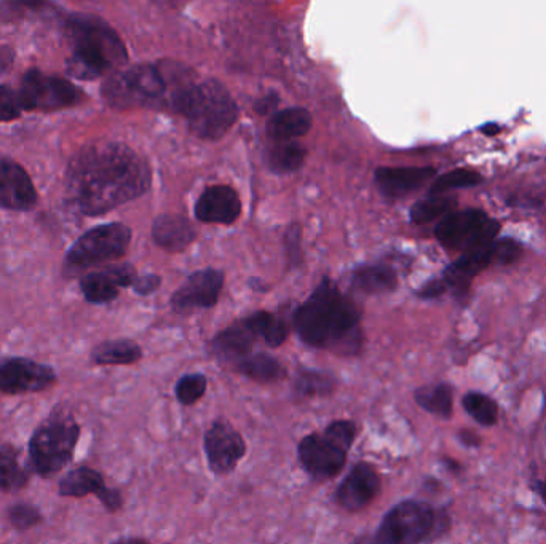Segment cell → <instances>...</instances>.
I'll return each instance as SVG.
<instances>
[{
    "instance_id": "14",
    "label": "cell",
    "mask_w": 546,
    "mask_h": 544,
    "mask_svg": "<svg viewBox=\"0 0 546 544\" xmlns=\"http://www.w3.org/2000/svg\"><path fill=\"white\" fill-rule=\"evenodd\" d=\"M382 479L379 471L368 462H358L336 490L337 505L347 513H358L368 508L379 497Z\"/></svg>"
},
{
    "instance_id": "3",
    "label": "cell",
    "mask_w": 546,
    "mask_h": 544,
    "mask_svg": "<svg viewBox=\"0 0 546 544\" xmlns=\"http://www.w3.org/2000/svg\"><path fill=\"white\" fill-rule=\"evenodd\" d=\"M194 85L179 64H138L111 75L103 85V96L115 109L167 106L175 111Z\"/></svg>"
},
{
    "instance_id": "42",
    "label": "cell",
    "mask_w": 546,
    "mask_h": 544,
    "mask_svg": "<svg viewBox=\"0 0 546 544\" xmlns=\"http://www.w3.org/2000/svg\"><path fill=\"white\" fill-rule=\"evenodd\" d=\"M160 283H162V280L157 275L138 276L135 284H133V289L139 296H149V294L159 289Z\"/></svg>"
},
{
    "instance_id": "34",
    "label": "cell",
    "mask_w": 546,
    "mask_h": 544,
    "mask_svg": "<svg viewBox=\"0 0 546 544\" xmlns=\"http://www.w3.org/2000/svg\"><path fill=\"white\" fill-rule=\"evenodd\" d=\"M483 182V176L475 170L459 168V170L449 171L433 182L430 194L441 195L444 192L454 189H470V187L479 186Z\"/></svg>"
},
{
    "instance_id": "15",
    "label": "cell",
    "mask_w": 546,
    "mask_h": 544,
    "mask_svg": "<svg viewBox=\"0 0 546 544\" xmlns=\"http://www.w3.org/2000/svg\"><path fill=\"white\" fill-rule=\"evenodd\" d=\"M37 200L28 171L13 158L0 154V208L26 213L36 208Z\"/></svg>"
},
{
    "instance_id": "43",
    "label": "cell",
    "mask_w": 546,
    "mask_h": 544,
    "mask_svg": "<svg viewBox=\"0 0 546 544\" xmlns=\"http://www.w3.org/2000/svg\"><path fill=\"white\" fill-rule=\"evenodd\" d=\"M278 103H280V98H278L277 93H269V95L262 96L261 99L256 101L254 111L258 112L259 115H273Z\"/></svg>"
},
{
    "instance_id": "49",
    "label": "cell",
    "mask_w": 546,
    "mask_h": 544,
    "mask_svg": "<svg viewBox=\"0 0 546 544\" xmlns=\"http://www.w3.org/2000/svg\"><path fill=\"white\" fill-rule=\"evenodd\" d=\"M535 490H537V493H539V497L542 498L543 503H545L546 505V479L537 482V484H535Z\"/></svg>"
},
{
    "instance_id": "29",
    "label": "cell",
    "mask_w": 546,
    "mask_h": 544,
    "mask_svg": "<svg viewBox=\"0 0 546 544\" xmlns=\"http://www.w3.org/2000/svg\"><path fill=\"white\" fill-rule=\"evenodd\" d=\"M119 281L111 269L104 272H91L80 280V289L90 304H109L119 297Z\"/></svg>"
},
{
    "instance_id": "44",
    "label": "cell",
    "mask_w": 546,
    "mask_h": 544,
    "mask_svg": "<svg viewBox=\"0 0 546 544\" xmlns=\"http://www.w3.org/2000/svg\"><path fill=\"white\" fill-rule=\"evenodd\" d=\"M448 286L443 280L428 281L424 288L420 289L419 296L422 299H436V297L443 296Z\"/></svg>"
},
{
    "instance_id": "20",
    "label": "cell",
    "mask_w": 546,
    "mask_h": 544,
    "mask_svg": "<svg viewBox=\"0 0 546 544\" xmlns=\"http://www.w3.org/2000/svg\"><path fill=\"white\" fill-rule=\"evenodd\" d=\"M258 339V334L254 332L251 324L245 318V320L238 321L219 332L211 342V350L221 361L234 366L240 359L253 353L254 343Z\"/></svg>"
},
{
    "instance_id": "31",
    "label": "cell",
    "mask_w": 546,
    "mask_h": 544,
    "mask_svg": "<svg viewBox=\"0 0 546 544\" xmlns=\"http://www.w3.org/2000/svg\"><path fill=\"white\" fill-rule=\"evenodd\" d=\"M462 406L467 410V414L481 426L489 428L499 422V404L495 403L491 396L479 391H468L462 398Z\"/></svg>"
},
{
    "instance_id": "46",
    "label": "cell",
    "mask_w": 546,
    "mask_h": 544,
    "mask_svg": "<svg viewBox=\"0 0 546 544\" xmlns=\"http://www.w3.org/2000/svg\"><path fill=\"white\" fill-rule=\"evenodd\" d=\"M459 441L462 442L463 446L467 447L481 446V438H479L478 434H476L475 431H459Z\"/></svg>"
},
{
    "instance_id": "19",
    "label": "cell",
    "mask_w": 546,
    "mask_h": 544,
    "mask_svg": "<svg viewBox=\"0 0 546 544\" xmlns=\"http://www.w3.org/2000/svg\"><path fill=\"white\" fill-rule=\"evenodd\" d=\"M492 264L491 243L463 251L462 256L449 265L443 281L455 294H467L471 280Z\"/></svg>"
},
{
    "instance_id": "9",
    "label": "cell",
    "mask_w": 546,
    "mask_h": 544,
    "mask_svg": "<svg viewBox=\"0 0 546 544\" xmlns=\"http://www.w3.org/2000/svg\"><path fill=\"white\" fill-rule=\"evenodd\" d=\"M131 230L127 225L112 222L98 225L84 233L66 254V262L76 269L115 261L127 253Z\"/></svg>"
},
{
    "instance_id": "2",
    "label": "cell",
    "mask_w": 546,
    "mask_h": 544,
    "mask_svg": "<svg viewBox=\"0 0 546 544\" xmlns=\"http://www.w3.org/2000/svg\"><path fill=\"white\" fill-rule=\"evenodd\" d=\"M361 313L333 281H321L312 296L297 308L294 328L305 345L353 356L363 347Z\"/></svg>"
},
{
    "instance_id": "10",
    "label": "cell",
    "mask_w": 546,
    "mask_h": 544,
    "mask_svg": "<svg viewBox=\"0 0 546 544\" xmlns=\"http://www.w3.org/2000/svg\"><path fill=\"white\" fill-rule=\"evenodd\" d=\"M500 232V222L494 221L483 209L454 211L436 225L435 235L441 245L451 249L489 245Z\"/></svg>"
},
{
    "instance_id": "30",
    "label": "cell",
    "mask_w": 546,
    "mask_h": 544,
    "mask_svg": "<svg viewBox=\"0 0 546 544\" xmlns=\"http://www.w3.org/2000/svg\"><path fill=\"white\" fill-rule=\"evenodd\" d=\"M29 484V473L20 463L15 447L0 446V490L16 492Z\"/></svg>"
},
{
    "instance_id": "18",
    "label": "cell",
    "mask_w": 546,
    "mask_h": 544,
    "mask_svg": "<svg viewBox=\"0 0 546 544\" xmlns=\"http://www.w3.org/2000/svg\"><path fill=\"white\" fill-rule=\"evenodd\" d=\"M242 213L237 190L229 186H213L203 192L195 205V216L206 224H232Z\"/></svg>"
},
{
    "instance_id": "26",
    "label": "cell",
    "mask_w": 546,
    "mask_h": 544,
    "mask_svg": "<svg viewBox=\"0 0 546 544\" xmlns=\"http://www.w3.org/2000/svg\"><path fill=\"white\" fill-rule=\"evenodd\" d=\"M337 388V380L328 372L299 369L293 382L297 399L328 398Z\"/></svg>"
},
{
    "instance_id": "41",
    "label": "cell",
    "mask_w": 546,
    "mask_h": 544,
    "mask_svg": "<svg viewBox=\"0 0 546 544\" xmlns=\"http://www.w3.org/2000/svg\"><path fill=\"white\" fill-rule=\"evenodd\" d=\"M286 253H288L289 261L296 262L299 251H301V227H291L286 232Z\"/></svg>"
},
{
    "instance_id": "27",
    "label": "cell",
    "mask_w": 546,
    "mask_h": 544,
    "mask_svg": "<svg viewBox=\"0 0 546 544\" xmlns=\"http://www.w3.org/2000/svg\"><path fill=\"white\" fill-rule=\"evenodd\" d=\"M414 401L420 409L440 418H451L454 410V388L449 383H435L417 388Z\"/></svg>"
},
{
    "instance_id": "7",
    "label": "cell",
    "mask_w": 546,
    "mask_h": 544,
    "mask_svg": "<svg viewBox=\"0 0 546 544\" xmlns=\"http://www.w3.org/2000/svg\"><path fill=\"white\" fill-rule=\"evenodd\" d=\"M80 438V426L71 417L48 418L29 439L32 471L42 477L53 476L69 465Z\"/></svg>"
},
{
    "instance_id": "17",
    "label": "cell",
    "mask_w": 546,
    "mask_h": 544,
    "mask_svg": "<svg viewBox=\"0 0 546 544\" xmlns=\"http://www.w3.org/2000/svg\"><path fill=\"white\" fill-rule=\"evenodd\" d=\"M224 286V275L216 269L195 272L186 283L176 291L171 305L178 312H187L192 308H210L218 302Z\"/></svg>"
},
{
    "instance_id": "40",
    "label": "cell",
    "mask_w": 546,
    "mask_h": 544,
    "mask_svg": "<svg viewBox=\"0 0 546 544\" xmlns=\"http://www.w3.org/2000/svg\"><path fill=\"white\" fill-rule=\"evenodd\" d=\"M288 334V324H286L285 321L280 320V318H277V316H272V320H270L262 340L266 342L267 347L278 348L285 343L286 339H288Z\"/></svg>"
},
{
    "instance_id": "4",
    "label": "cell",
    "mask_w": 546,
    "mask_h": 544,
    "mask_svg": "<svg viewBox=\"0 0 546 544\" xmlns=\"http://www.w3.org/2000/svg\"><path fill=\"white\" fill-rule=\"evenodd\" d=\"M64 34L71 50L66 66L76 79H98L128 61L119 34L98 16L71 13L64 18Z\"/></svg>"
},
{
    "instance_id": "11",
    "label": "cell",
    "mask_w": 546,
    "mask_h": 544,
    "mask_svg": "<svg viewBox=\"0 0 546 544\" xmlns=\"http://www.w3.org/2000/svg\"><path fill=\"white\" fill-rule=\"evenodd\" d=\"M349 450L325 433L307 434L297 446V458L302 470L313 481H331L339 476L347 465Z\"/></svg>"
},
{
    "instance_id": "39",
    "label": "cell",
    "mask_w": 546,
    "mask_h": 544,
    "mask_svg": "<svg viewBox=\"0 0 546 544\" xmlns=\"http://www.w3.org/2000/svg\"><path fill=\"white\" fill-rule=\"evenodd\" d=\"M323 433L328 434L329 438L350 450L358 436V425L352 420H334L326 426Z\"/></svg>"
},
{
    "instance_id": "24",
    "label": "cell",
    "mask_w": 546,
    "mask_h": 544,
    "mask_svg": "<svg viewBox=\"0 0 546 544\" xmlns=\"http://www.w3.org/2000/svg\"><path fill=\"white\" fill-rule=\"evenodd\" d=\"M232 367L238 374L245 375L246 379L261 383V385L281 382L288 374L286 367L277 358H273L267 353H251Z\"/></svg>"
},
{
    "instance_id": "28",
    "label": "cell",
    "mask_w": 546,
    "mask_h": 544,
    "mask_svg": "<svg viewBox=\"0 0 546 544\" xmlns=\"http://www.w3.org/2000/svg\"><path fill=\"white\" fill-rule=\"evenodd\" d=\"M396 273L388 265H366L353 273V288L364 294H382L395 289Z\"/></svg>"
},
{
    "instance_id": "12",
    "label": "cell",
    "mask_w": 546,
    "mask_h": 544,
    "mask_svg": "<svg viewBox=\"0 0 546 544\" xmlns=\"http://www.w3.org/2000/svg\"><path fill=\"white\" fill-rule=\"evenodd\" d=\"M203 447H205L208 468L216 476L232 473L238 463L245 458L246 450H248L242 434L238 433L224 418H218L211 423L210 428L206 430Z\"/></svg>"
},
{
    "instance_id": "1",
    "label": "cell",
    "mask_w": 546,
    "mask_h": 544,
    "mask_svg": "<svg viewBox=\"0 0 546 544\" xmlns=\"http://www.w3.org/2000/svg\"><path fill=\"white\" fill-rule=\"evenodd\" d=\"M151 171L122 142H93L79 150L66 171V197L85 216H101L146 194Z\"/></svg>"
},
{
    "instance_id": "22",
    "label": "cell",
    "mask_w": 546,
    "mask_h": 544,
    "mask_svg": "<svg viewBox=\"0 0 546 544\" xmlns=\"http://www.w3.org/2000/svg\"><path fill=\"white\" fill-rule=\"evenodd\" d=\"M152 238L157 245L178 253L195 240L192 222L182 216H160L152 225Z\"/></svg>"
},
{
    "instance_id": "21",
    "label": "cell",
    "mask_w": 546,
    "mask_h": 544,
    "mask_svg": "<svg viewBox=\"0 0 546 544\" xmlns=\"http://www.w3.org/2000/svg\"><path fill=\"white\" fill-rule=\"evenodd\" d=\"M436 168H379L376 171V182L387 197L398 198L411 194L414 190L435 178Z\"/></svg>"
},
{
    "instance_id": "13",
    "label": "cell",
    "mask_w": 546,
    "mask_h": 544,
    "mask_svg": "<svg viewBox=\"0 0 546 544\" xmlns=\"http://www.w3.org/2000/svg\"><path fill=\"white\" fill-rule=\"evenodd\" d=\"M52 366L28 358H7L0 361V393L18 396L52 388L56 383Z\"/></svg>"
},
{
    "instance_id": "47",
    "label": "cell",
    "mask_w": 546,
    "mask_h": 544,
    "mask_svg": "<svg viewBox=\"0 0 546 544\" xmlns=\"http://www.w3.org/2000/svg\"><path fill=\"white\" fill-rule=\"evenodd\" d=\"M112 544H151L149 541L144 540V538H120V540H115Z\"/></svg>"
},
{
    "instance_id": "38",
    "label": "cell",
    "mask_w": 546,
    "mask_h": 544,
    "mask_svg": "<svg viewBox=\"0 0 546 544\" xmlns=\"http://www.w3.org/2000/svg\"><path fill=\"white\" fill-rule=\"evenodd\" d=\"M23 112L18 91L8 85H0V123L20 119Z\"/></svg>"
},
{
    "instance_id": "37",
    "label": "cell",
    "mask_w": 546,
    "mask_h": 544,
    "mask_svg": "<svg viewBox=\"0 0 546 544\" xmlns=\"http://www.w3.org/2000/svg\"><path fill=\"white\" fill-rule=\"evenodd\" d=\"M491 251L492 264L511 265L523 256V245L513 238H495Z\"/></svg>"
},
{
    "instance_id": "16",
    "label": "cell",
    "mask_w": 546,
    "mask_h": 544,
    "mask_svg": "<svg viewBox=\"0 0 546 544\" xmlns=\"http://www.w3.org/2000/svg\"><path fill=\"white\" fill-rule=\"evenodd\" d=\"M58 490L61 497L84 498L95 495L109 513H117L123 506L120 490L107 487L103 474L88 466H79L69 471L58 484Z\"/></svg>"
},
{
    "instance_id": "36",
    "label": "cell",
    "mask_w": 546,
    "mask_h": 544,
    "mask_svg": "<svg viewBox=\"0 0 546 544\" xmlns=\"http://www.w3.org/2000/svg\"><path fill=\"white\" fill-rule=\"evenodd\" d=\"M7 519L16 530H29L42 522V513L31 503H15L7 509Z\"/></svg>"
},
{
    "instance_id": "23",
    "label": "cell",
    "mask_w": 546,
    "mask_h": 544,
    "mask_svg": "<svg viewBox=\"0 0 546 544\" xmlns=\"http://www.w3.org/2000/svg\"><path fill=\"white\" fill-rule=\"evenodd\" d=\"M312 128V115L302 107H291L277 112L267 123V133L275 141H291L307 135Z\"/></svg>"
},
{
    "instance_id": "8",
    "label": "cell",
    "mask_w": 546,
    "mask_h": 544,
    "mask_svg": "<svg viewBox=\"0 0 546 544\" xmlns=\"http://www.w3.org/2000/svg\"><path fill=\"white\" fill-rule=\"evenodd\" d=\"M24 112H56L84 103L85 93L71 80L60 75L47 74L40 69H29L21 77L18 88Z\"/></svg>"
},
{
    "instance_id": "48",
    "label": "cell",
    "mask_w": 546,
    "mask_h": 544,
    "mask_svg": "<svg viewBox=\"0 0 546 544\" xmlns=\"http://www.w3.org/2000/svg\"><path fill=\"white\" fill-rule=\"evenodd\" d=\"M481 131H483L484 135L494 136L499 133L500 127L497 125V123H487V125H484L483 130Z\"/></svg>"
},
{
    "instance_id": "33",
    "label": "cell",
    "mask_w": 546,
    "mask_h": 544,
    "mask_svg": "<svg viewBox=\"0 0 546 544\" xmlns=\"http://www.w3.org/2000/svg\"><path fill=\"white\" fill-rule=\"evenodd\" d=\"M454 198L441 197V195H430L425 200H420L411 208V219L416 224H427V222L443 219L448 214L454 213Z\"/></svg>"
},
{
    "instance_id": "6",
    "label": "cell",
    "mask_w": 546,
    "mask_h": 544,
    "mask_svg": "<svg viewBox=\"0 0 546 544\" xmlns=\"http://www.w3.org/2000/svg\"><path fill=\"white\" fill-rule=\"evenodd\" d=\"M175 112L184 115L190 131L206 141H218L226 135L238 115L237 104L229 90L214 79L190 88Z\"/></svg>"
},
{
    "instance_id": "25",
    "label": "cell",
    "mask_w": 546,
    "mask_h": 544,
    "mask_svg": "<svg viewBox=\"0 0 546 544\" xmlns=\"http://www.w3.org/2000/svg\"><path fill=\"white\" fill-rule=\"evenodd\" d=\"M143 358V350L130 339L107 340L91 351V361L98 366H131Z\"/></svg>"
},
{
    "instance_id": "32",
    "label": "cell",
    "mask_w": 546,
    "mask_h": 544,
    "mask_svg": "<svg viewBox=\"0 0 546 544\" xmlns=\"http://www.w3.org/2000/svg\"><path fill=\"white\" fill-rule=\"evenodd\" d=\"M307 150L294 141L278 142L269 154V165L277 173H293L299 170L305 160Z\"/></svg>"
},
{
    "instance_id": "35",
    "label": "cell",
    "mask_w": 546,
    "mask_h": 544,
    "mask_svg": "<svg viewBox=\"0 0 546 544\" xmlns=\"http://www.w3.org/2000/svg\"><path fill=\"white\" fill-rule=\"evenodd\" d=\"M208 379L203 374L182 375L175 387L176 399L182 406H194L205 396Z\"/></svg>"
},
{
    "instance_id": "5",
    "label": "cell",
    "mask_w": 546,
    "mask_h": 544,
    "mask_svg": "<svg viewBox=\"0 0 546 544\" xmlns=\"http://www.w3.org/2000/svg\"><path fill=\"white\" fill-rule=\"evenodd\" d=\"M448 527L449 516L443 509L404 500L385 514L376 533L358 538L355 544H422L440 537Z\"/></svg>"
},
{
    "instance_id": "45",
    "label": "cell",
    "mask_w": 546,
    "mask_h": 544,
    "mask_svg": "<svg viewBox=\"0 0 546 544\" xmlns=\"http://www.w3.org/2000/svg\"><path fill=\"white\" fill-rule=\"evenodd\" d=\"M15 61V50L7 45L0 47V75L10 71Z\"/></svg>"
},
{
    "instance_id": "50",
    "label": "cell",
    "mask_w": 546,
    "mask_h": 544,
    "mask_svg": "<svg viewBox=\"0 0 546 544\" xmlns=\"http://www.w3.org/2000/svg\"><path fill=\"white\" fill-rule=\"evenodd\" d=\"M444 463L448 465V470L454 471V473H459L460 471L459 462H455V460H451V458H444Z\"/></svg>"
}]
</instances>
